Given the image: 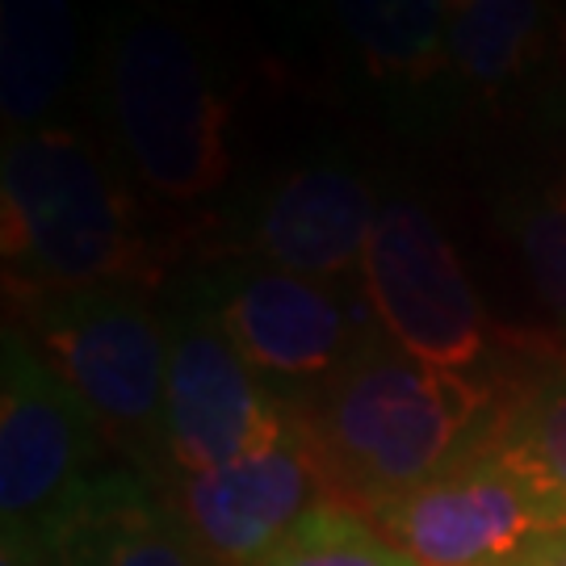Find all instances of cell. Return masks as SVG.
I'll use <instances>...</instances> for the list:
<instances>
[{
    "instance_id": "obj_1",
    "label": "cell",
    "mask_w": 566,
    "mask_h": 566,
    "mask_svg": "<svg viewBox=\"0 0 566 566\" xmlns=\"http://www.w3.org/2000/svg\"><path fill=\"white\" fill-rule=\"evenodd\" d=\"M495 399L479 378L411 357L382 327L298 407V424L327 500L374 516L479 446Z\"/></svg>"
},
{
    "instance_id": "obj_2",
    "label": "cell",
    "mask_w": 566,
    "mask_h": 566,
    "mask_svg": "<svg viewBox=\"0 0 566 566\" xmlns=\"http://www.w3.org/2000/svg\"><path fill=\"white\" fill-rule=\"evenodd\" d=\"M0 243L9 294L84 285L143 290L156 269L126 185L72 126H34L4 139Z\"/></svg>"
},
{
    "instance_id": "obj_3",
    "label": "cell",
    "mask_w": 566,
    "mask_h": 566,
    "mask_svg": "<svg viewBox=\"0 0 566 566\" xmlns=\"http://www.w3.org/2000/svg\"><path fill=\"white\" fill-rule=\"evenodd\" d=\"M21 332L93 411L122 465L168 486V332L139 285L13 294Z\"/></svg>"
},
{
    "instance_id": "obj_4",
    "label": "cell",
    "mask_w": 566,
    "mask_h": 566,
    "mask_svg": "<svg viewBox=\"0 0 566 566\" xmlns=\"http://www.w3.org/2000/svg\"><path fill=\"white\" fill-rule=\"evenodd\" d=\"M105 114L130 177L164 202H202L231 172V105L193 34L130 13L105 46Z\"/></svg>"
},
{
    "instance_id": "obj_5",
    "label": "cell",
    "mask_w": 566,
    "mask_h": 566,
    "mask_svg": "<svg viewBox=\"0 0 566 566\" xmlns=\"http://www.w3.org/2000/svg\"><path fill=\"white\" fill-rule=\"evenodd\" d=\"M185 285L294 411L336 382L382 332L361 282H319L248 256H219Z\"/></svg>"
},
{
    "instance_id": "obj_6",
    "label": "cell",
    "mask_w": 566,
    "mask_h": 566,
    "mask_svg": "<svg viewBox=\"0 0 566 566\" xmlns=\"http://www.w3.org/2000/svg\"><path fill=\"white\" fill-rule=\"evenodd\" d=\"M369 521L420 566H507L563 533L566 491L486 428L479 446Z\"/></svg>"
},
{
    "instance_id": "obj_7",
    "label": "cell",
    "mask_w": 566,
    "mask_h": 566,
    "mask_svg": "<svg viewBox=\"0 0 566 566\" xmlns=\"http://www.w3.org/2000/svg\"><path fill=\"white\" fill-rule=\"evenodd\" d=\"M102 424L18 324L0 340V528L55 549V533L105 465Z\"/></svg>"
},
{
    "instance_id": "obj_8",
    "label": "cell",
    "mask_w": 566,
    "mask_h": 566,
    "mask_svg": "<svg viewBox=\"0 0 566 566\" xmlns=\"http://www.w3.org/2000/svg\"><path fill=\"white\" fill-rule=\"evenodd\" d=\"M164 332L168 483L177 474H202L243 458H261L303 437L298 411L231 348L185 282L164 303Z\"/></svg>"
},
{
    "instance_id": "obj_9",
    "label": "cell",
    "mask_w": 566,
    "mask_h": 566,
    "mask_svg": "<svg viewBox=\"0 0 566 566\" xmlns=\"http://www.w3.org/2000/svg\"><path fill=\"white\" fill-rule=\"evenodd\" d=\"M361 285L386 336L411 357L470 374L491 348L486 311L458 248L411 198H382L361 261Z\"/></svg>"
},
{
    "instance_id": "obj_10",
    "label": "cell",
    "mask_w": 566,
    "mask_h": 566,
    "mask_svg": "<svg viewBox=\"0 0 566 566\" xmlns=\"http://www.w3.org/2000/svg\"><path fill=\"white\" fill-rule=\"evenodd\" d=\"M378 198L361 172L336 156L285 164L231 210V252L319 282H361Z\"/></svg>"
},
{
    "instance_id": "obj_11",
    "label": "cell",
    "mask_w": 566,
    "mask_h": 566,
    "mask_svg": "<svg viewBox=\"0 0 566 566\" xmlns=\"http://www.w3.org/2000/svg\"><path fill=\"white\" fill-rule=\"evenodd\" d=\"M164 495L206 566H256L311 507L327 500L303 437L223 470L177 474Z\"/></svg>"
},
{
    "instance_id": "obj_12",
    "label": "cell",
    "mask_w": 566,
    "mask_h": 566,
    "mask_svg": "<svg viewBox=\"0 0 566 566\" xmlns=\"http://www.w3.org/2000/svg\"><path fill=\"white\" fill-rule=\"evenodd\" d=\"M55 566H206L172 500L130 465L102 470L55 533Z\"/></svg>"
},
{
    "instance_id": "obj_13",
    "label": "cell",
    "mask_w": 566,
    "mask_h": 566,
    "mask_svg": "<svg viewBox=\"0 0 566 566\" xmlns=\"http://www.w3.org/2000/svg\"><path fill=\"white\" fill-rule=\"evenodd\" d=\"M458 0H332L361 67L399 102H428L449 72V13Z\"/></svg>"
},
{
    "instance_id": "obj_14",
    "label": "cell",
    "mask_w": 566,
    "mask_h": 566,
    "mask_svg": "<svg viewBox=\"0 0 566 566\" xmlns=\"http://www.w3.org/2000/svg\"><path fill=\"white\" fill-rule=\"evenodd\" d=\"M76 63V25L67 0L0 4V114L9 135L51 126L46 114L67 93Z\"/></svg>"
},
{
    "instance_id": "obj_15",
    "label": "cell",
    "mask_w": 566,
    "mask_h": 566,
    "mask_svg": "<svg viewBox=\"0 0 566 566\" xmlns=\"http://www.w3.org/2000/svg\"><path fill=\"white\" fill-rule=\"evenodd\" d=\"M546 46V0H458L449 13V72L474 93H504L528 81Z\"/></svg>"
},
{
    "instance_id": "obj_16",
    "label": "cell",
    "mask_w": 566,
    "mask_h": 566,
    "mask_svg": "<svg viewBox=\"0 0 566 566\" xmlns=\"http://www.w3.org/2000/svg\"><path fill=\"white\" fill-rule=\"evenodd\" d=\"M491 437L566 491V361L546 365L500 395Z\"/></svg>"
},
{
    "instance_id": "obj_17",
    "label": "cell",
    "mask_w": 566,
    "mask_h": 566,
    "mask_svg": "<svg viewBox=\"0 0 566 566\" xmlns=\"http://www.w3.org/2000/svg\"><path fill=\"white\" fill-rule=\"evenodd\" d=\"M256 566H420L390 546L369 516L319 500Z\"/></svg>"
},
{
    "instance_id": "obj_18",
    "label": "cell",
    "mask_w": 566,
    "mask_h": 566,
    "mask_svg": "<svg viewBox=\"0 0 566 566\" xmlns=\"http://www.w3.org/2000/svg\"><path fill=\"white\" fill-rule=\"evenodd\" d=\"M504 235L512 240L537 303L566 344V189L521 193L504 206Z\"/></svg>"
},
{
    "instance_id": "obj_19",
    "label": "cell",
    "mask_w": 566,
    "mask_h": 566,
    "mask_svg": "<svg viewBox=\"0 0 566 566\" xmlns=\"http://www.w3.org/2000/svg\"><path fill=\"white\" fill-rule=\"evenodd\" d=\"M0 566H55V549L30 533H0Z\"/></svg>"
},
{
    "instance_id": "obj_20",
    "label": "cell",
    "mask_w": 566,
    "mask_h": 566,
    "mask_svg": "<svg viewBox=\"0 0 566 566\" xmlns=\"http://www.w3.org/2000/svg\"><path fill=\"white\" fill-rule=\"evenodd\" d=\"M507 566H566V528L542 537L537 546H528L525 554H516Z\"/></svg>"
}]
</instances>
